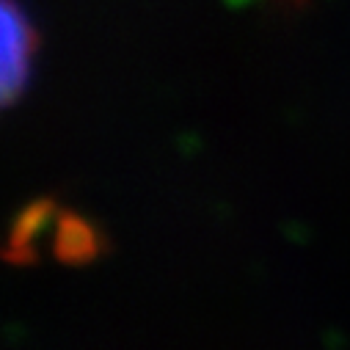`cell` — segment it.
<instances>
[{
  "mask_svg": "<svg viewBox=\"0 0 350 350\" xmlns=\"http://www.w3.org/2000/svg\"><path fill=\"white\" fill-rule=\"evenodd\" d=\"M55 254L66 262L89 259L94 254V232L80 218H64L55 232Z\"/></svg>",
  "mask_w": 350,
  "mask_h": 350,
  "instance_id": "7a4b0ae2",
  "label": "cell"
},
{
  "mask_svg": "<svg viewBox=\"0 0 350 350\" xmlns=\"http://www.w3.org/2000/svg\"><path fill=\"white\" fill-rule=\"evenodd\" d=\"M36 50V33L14 0H0V111L25 89Z\"/></svg>",
  "mask_w": 350,
  "mask_h": 350,
  "instance_id": "6da1fadb",
  "label": "cell"
}]
</instances>
